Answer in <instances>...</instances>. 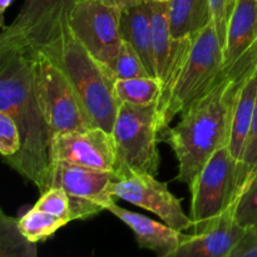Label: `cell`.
I'll return each instance as SVG.
<instances>
[{
  "label": "cell",
  "mask_w": 257,
  "mask_h": 257,
  "mask_svg": "<svg viewBox=\"0 0 257 257\" xmlns=\"http://www.w3.org/2000/svg\"><path fill=\"white\" fill-rule=\"evenodd\" d=\"M0 110L14 118L22 147L7 165L45 192L52 187V135L37 92L34 50H8L0 54Z\"/></svg>",
  "instance_id": "1"
},
{
  "label": "cell",
  "mask_w": 257,
  "mask_h": 257,
  "mask_svg": "<svg viewBox=\"0 0 257 257\" xmlns=\"http://www.w3.org/2000/svg\"><path fill=\"white\" fill-rule=\"evenodd\" d=\"M245 79L222 78L182 113L176 127L166 132L178 163L180 182L190 186L213 152L227 146L236 98Z\"/></svg>",
  "instance_id": "2"
},
{
  "label": "cell",
  "mask_w": 257,
  "mask_h": 257,
  "mask_svg": "<svg viewBox=\"0 0 257 257\" xmlns=\"http://www.w3.org/2000/svg\"><path fill=\"white\" fill-rule=\"evenodd\" d=\"M222 78L223 48L210 22L196 35L183 38L180 57L156 105L160 136L166 135L176 115L185 112Z\"/></svg>",
  "instance_id": "3"
},
{
  "label": "cell",
  "mask_w": 257,
  "mask_h": 257,
  "mask_svg": "<svg viewBox=\"0 0 257 257\" xmlns=\"http://www.w3.org/2000/svg\"><path fill=\"white\" fill-rule=\"evenodd\" d=\"M40 50L62 70L93 125L112 133L119 102L107 68L78 42L69 28Z\"/></svg>",
  "instance_id": "4"
},
{
  "label": "cell",
  "mask_w": 257,
  "mask_h": 257,
  "mask_svg": "<svg viewBox=\"0 0 257 257\" xmlns=\"http://www.w3.org/2000/svg\"><path fill=\"white\" fill-rule=\"evenodd\" d=\"M156 105L120 103L113 125L115 146L114 172L123 178L135 173L156 176L160 167L157 142L160 130Z\"/></svg>",
  "instance_id": "5"
},
{
  "label": "cell",
  "mask_w": 257,
  "mask_h": 257,
  "mask_svg": "<svg viewBox=\"0 0 257 257\" xmlns=\"http://www.w3.org/2000/svg\"><path fill=\"white\" fill-rule=\"evenodd\" d=\"M78 0H24L9 25L0 29V54L8 50H40L69 28Z\"/></svg>",
  "instance_id": "6"
},
{
  "label": "cell",
  "mask_w": 257,
  "mask_h": 257,
  "mask_svg": "<svg viewBox=\"0 0 257 257\" xmlns=\"http://www.w3.org/2000/svg\"><path fill=\"white\" fill-rule=\"evenodd\" d=\"M236 162L227 146L218 148L190 185L192 233L207 230L232 205Z\"/></svg>",
  "instance_id": "7"
},
{
  "label": "cell",
  "mask_w": 257,
  "mask_h": 257,
  "mask_svg": "<svg viewBox=\"0 0 257 257\" xmlns=\"http://www.w3.org/2000/svg\"><path fill=\"white\" fill-rule=\"evenodd\" d=\"M34 53L38 98L52 138L94 127L62 70L44 52Z\"/></svg>",
  "instance_id": "8"
},
{
  "label": "cell",
  "mask_w": 257,
  "mask_h": 257,
  "mask_svg": "<svg viewBox=\"0 0 257 257\" xmlns=\"http://www.w3.org/2000/svg\"><path fill=\"white\" fill-rule=\"evenodd\" d=\"M119 180L114 171L53 163L52 187H60L69 197L72 220H87L107 210L108 203L117 198L112 195V186Z\"/></svg>",
  "instance_id": "9"
},
{
  "label": "cell",
  "mask_w": 257,
  "mask_h": 257,
  "mask_svg": "<svg viewBox=\"0 0 257 257\" xmlns=\"http://www.w3.org/2000/svg\"><path fill=\"white\" fill-rule=\"evenodd\" d=\"M120 10L102 0H78L69 15V29L78 42L104 67L122 45Z\"/></svg>",
  "instance_id": "10"
},
{
  "label": "cell",
  "mask_w": 257,
  "mask_h": 257,
  "mask_svg": "<svg viewBox=\"0 0 257 257\" xmlns=\"http://www.w3.org/2000/svg\"><path fill=\"white\" fill-rule=\"evenodd\" d=\"M112 195L155 213L175 230L183 232L192 228V220L183 211L181 200L168 190L167 183L150 173H135L115 181Z\"/></svg>",
  "instance_id": "11"
},
{
  "label": "cell",
  "mask_w": 257,
  "mask_h": 257,
  "mask_svg": "<svg viewBox=\"0 0 257 257\" xmlns=\"http://www.w3.org/2000/svg\"><path fill=\"white\" fill-rule=\"evenodd\" d=\"M257 68V0H236L223 48V74L247 78Z\"/></svg>",
  "instance_id": "12"
},
{
  "label": "cell",
  "mask_w": 257,
  "mask_h": 257,
  "mask_svg": "<svg viewBox=\"0 0 257 257\" xmlns=\"http://www.w3.org/2000/svg\"><path fill=\"white\" fill-rule=\"evenodd\" d=\"M50 157L53 163L67 162L94 170L113 171L115 165L114 138L112 133L100 127L60 133L52 138Z\"/></svg>",
  "instance_id": "13"
},
{
  "label": "cell",
  "mask_w": 257,
  "mask_h": 257,
  "mask_svg": "<svg viewBox=\"0 0 257 257\" xmlns=\"http://www.w3.org/2000/svg\"><path fill=\"white\" fill-rule=\"evenodd\" d=\"M245 233L246 228L233 217L231 205L207 230L185 235L172 257H231Z\"/></svg>",
  "instance_id": "14"
},
{
  "label": "cell",
  "mask_w": 257,
  "mask_h": 257,
  "mask_svg": "<svg viewBox=\"0 0 257 257\" xmlns=\"http://www.w3.org/2000/svg\"><path fill=\"white\" fill-rule=\"evenodd\" d=\"M107 211L124 222L133 231L141 248L153 251L161 257H172L186 233L160 223L150 217L119 207L115 201L108 203Z\"/></svg>",
  "instance_id": "15"
},
{
  "label": "cell",
  "mask_w": 257,
  "mask_h": 257,
  "mask_svg": "<svg viewBox=\"0 0 257 257\" xmlns=\"http://www.w3.org/2000/svg\"><path fill=\"white\" fill-rule=\"evenodd\" d=\"M152 30V50L156 77L162 82V87L170 78L182 49L183 39H175L171 33L170 0H147Z\"/></svg>",
  "instance_id": "16"
},
{
  "label": "cell",
  "mask_w": 257,
  "mask_h": 257,
  "mask_svg": "<svg viewBox=\"0 0 257 257\" xmlns=\"http://www.w3.org/2000/svg\"><path fill=\"white\" fill-rule=\"evenodd\" d=\"M119 28L122 39L135 48L148 73L152 77H156L152 50V30L147 0H141L132 7L120 10Z\"/></svg>",
  "instance_id": "17"
},
{
  "label": "cell",
  "mask_w": 257,
  "mask_h": 257,
  "mask_svg": "<svg viewBox=\"0 0 257 257\" xmlns=\"http://www.w3.org/2000/svg\"><path fill=\"white\" fill-rule=\"evenodd\" d=\"M257 98V68L248 75L242 83L236 98L235 108L231 120L230 138H228L227 147L235 160L236 165L241 160L243 147L250 132L251 123H252L253 112H255Z\"/></svg>",
  "instance_id": "18"
},
{
  "label": "cell",
  "mask_w": 257,
  "mask_h": 257,
  "mask_svg": "<svg viewBox=\"0 0 257 257\" xmlns=\"http://www.w3.org/2000/svg\"><path fill=\"white\" fill-rule=\"evenodd\" d=\"M168 12L175 39L193 37L211 22L207 0H170Z\"/></svg>",
  "instance_id": "19"
},
{
  "label": "cell",
  "mask_w": 257,
  "mask_h": 257,
  "mask_svg": "<svg viewBox=\"0 0 257 257\" xmlns=\"http://www.w3.org/2000/svg\"><path fill=\"white\" fill-rule=\"evenodd\" d=\"M118 102L135 105L157 104L162 93V82L156 77H138L114 80Z\"/></svg>",
  "instance_id": "20"
},
{
  "label": "cell",
  "mask_w": 257,
  "mask_h": 257,
  "mask_svg": "<svg viewBox=\"0 0 257 257\" xmlns=\"http://www.w3.org/2000/svg\"><path fill=\"white\" fill-rule=\"evenodd\" d=\"M37 243L24 237L19 220L7 215L0 207V257H37Z\"/></svg>",
  "instance_id": "21"
},
{
  "label": "cell",
  "mask_w": 257,
  "mask_h": 257,
  "mask_svg": "<svg viewBox=\"0 0 257 257\" xmlns=\"http://www.w3.org/2000/svg\"><path fill=\"white\" fill-rule=\"evenodd\" d=\"M67 220L33 207L19 218L20 232L30 242H43L54 235L59 228L68 225Z\"/></svg>",
  "instance_id": "22"
},
{
  "label": "cell",
  "mask_w": 257,
  "mask_h": 257,
  "mask_svg": "<svg viewBox=\"0 0 257 257\" xmlns=\"http://www.w3.org/2000/svg\"><path fill=\"white\" fill-rule=\"evenodd\" d=\"M257 176V98L255 112H253L252 123H251L250 132L243 147L242 156L236 165L235 173V196L233 202L242 195L243 191L247 188L251 181Z\"/></svg>",
  "instance_id": "23"
},
{
  "label": "cell",
  "mask_w": 257,
  "mask_h": 257,
  "mask_svg": "<svg viewBox=\"0 0 257 257\" xmlns=\"http://www.w3.org/2000/svg\"><path fill=\"white\" fill-rule=\"evenodd\" d=\"M107 70L109 72L113 80L117 79H130V78L138 77H152L148 73L147 68L143 64L135 48L128 42L123 40L119 52L114 57V59L107 65Z\"/></svg>",
  "instance_id": "24"
},
{
  "label": "cell",
  "mask_w": 257,
  "mask_h": 257,
  "mask_svg": "<svg viewBox=\"0 0 257 257\" xmlns=\"http://www.w3.org/2000/svg\"><path fill=\"white\" fill-rule=\"evenodd\" d=\"M233 205L236 222L246 230L257 228V176Z\"/></svg>",
  "instance_id": "25"
},
{
  "label": "cell",
  "mask_w": 257,
  "mask_h": 257,
  "mask_svg": "<svg viewBox=\"0 0 257 257\" xmlns=\"http://www.w3.org/2000/svg\"><path fill=\"white\" fill-rule=\"evenodd\" d=\"M22 147L20 131L12 115L0 110V156L7 162L19 152Z\"/></svg>",
  "instance_id": "26"
},
{
  "label": "cell",
  "mask_w": 257,
  "mask_h": 257,
  "mask_svg": "<svg viewBox=\"0 0 257 257\" xmlns=\"http://www.w3.org/2000/svg\"><path fill=\"white\" fill-rule=\"evenodd\" d=\"M34 207L58 216L63 220H67L68 222L73 221L69 197H68L67 192L60 187H50L45 192L40 193L39 200L37 201Z\"/></svg>",
  "instance_id": "27"
},
{
  "label": "cell",
  "mask_w": 257,
  "mask_h": 257,
  "mask_svg": "<svg viewBox=\"0 0 257 257\" xmlns=\"http://www.w3.org/2000/svg\"><path fill=\"white\" fill-rule=\"evenodd\" d=\"M207 2L211 22L215 25L221 45H222V48H225L228 20H230L231 12H232L230 0H207Z\"/></svg>",
  "instance_id": "28"
},
{
  "label": "cell",
  "mask_w": 257,
  "mask_h": 257,
  "mask_svg": "<svg viewBox=\"0 0 257 257\" xmlns=\"http://www.w3.org/2000/svg\"><path fill=\"white\" fill-rule=\"evenodd\" d=\"M231 257H257V228L246 230L245 236Z\"/></svg>",
  "instance_id": "29"
},
{
  "label": "cell",
  "mask_w": 257,
  "mask_h": 257,
  "mask_svg": "<svg viewBox=\"0 0 257 257\" xmlns=\"http://www.w3.org/2000/svg\"><path fill=\"white\" fill-rule=\"evenodd\" d=\"M102 2L104 3V4L110 5V7H114L117 8V9L123 10L125 9V8H130L132 7V5L137 4L141 0H102Z\"/></svg>",
  "instance_id": "30"
},
{
  "label": "cell",
  "mask_w": 257,
  "mask_h": 257,
  "mask_svg": "<svg viewBox=\"0 0 257 257\" xmlns=\"http://www.w3.org/2000/svg\"><path fill=\"white\" fill-rule=\"evenodd\" d=\"M14 0H0V29H4L5 25V12L13 4Z\"/></svg>",
  "instance_id": "31"
},
{
  "label": "cell",
  "mask_w": 257,
  "mask_h": 257,
  "mask_svg": "<svg viewBox=\"0 0 257 257\" xmlns=\"http://www.w3.org/2000/svg\"><path fill=\"white\" fill-rule=\"evenodd\" d=\"M235 2H236V0H230V5H231V8H233V4H235Z\"/></svg>",
  "instance_id": "32"
},
{
  "label": "cell",
  "mask_w": 257,
  "mask_h": 257,
  "mask_svg": "<svg viewBox=\"0 0 257 257\" xmlns=\"http://www.w3.org/2000/svg\"><path fill=\"white\" fill-rule=\"evenodd\" d=\"M161 2H167V0H161Z\"/></svg>",
  "instance_id": "33"
}]
</instances>
